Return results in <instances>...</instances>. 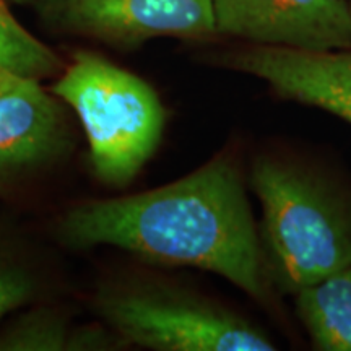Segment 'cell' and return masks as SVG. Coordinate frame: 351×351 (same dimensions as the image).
Here are the masks:
<instances>
[{
	"label": "cell",
	"mask_w": 351,
	"mask_h": 351,
	"mask_svg": "<svg viewBox=\"0 0 351 351\" xmlns=\"http://www.w3.org/2000/svg\"><path fill=\"white\" fill-rule=\"evenodd\" d=\"M59 236L75 249L111 245L148 263L212 271L257 301L269 293L261 234L231 152L166 186L78 204L60 219Z\"/></svg>",
	"instance_id": "obj_1"
},
{
	"label": "cell",
	"mask_w": 351,
	"mask_h": 351,
	"mask_svg": "<svg viewBox=\"0 0 351 351\" xmlns=\"http://www.w3.org/2000/svg\"><path fill=\"white\" fill-rule=\"evenodd\" d=\"M262 207L269 285L295 296L351 265V189L322 165L261 155L249 178Z\"/></svg>",
	"instance_id": "obj_2"
},
{
	"label": "cell",
	"mask_w": 351,
	"mask_h": 351,
	"mask_svg": "<svg viewBox=\"0 0 351 351\" xmlns=\"http://www.w3.org/2000/svg\"><path fill=\"white\" fill-rule=\"evenodd\" d=\"M51 91L77 114L99 181L124 186L155 155L166 111L156 91L135 73L80 51Z\"/></svg>",
	"instance_id": "obj_3"
},
{
	"label": "cell",
	"mask_w": 351,
	"mask_h": 351,
	"mask_svg": "<svg viewBox=\"0 0 351 351\" xmlns=\"http://www.w3.org/2000/svg\"><path fill=\"white\" fill-rule=\"evenodd\" d=\"M95 311L127 346L155 351H271L274 340L239 314L161 285L103 288Z\"/></svg>",
	"instance_id": "obj_4"
},
{
	"label": "cell",
	"mask_w": 351,
	"mask_h": 351,
	"mask_svg": "<svg viewBox=\"0 0 351 351\" xmlns=\"http://www.w3.org/2000/svg\"><path fill=\"white\" fill-rule=\"evenodd\" d=\"M44 23L114 47H135L153 38L217 36L212 0H34Z\"/></svg>",
	"instance_id": "obj_5"
},
{
	"label": "cell",
	"mask_w": 351,
	"mask_h": 351,
	"mask_svg": "<svg viewBox=\"0 0 351 351\" xmlns=\"http://www.w3.org/2000/svg\"><path fill=\"white\" fill-rule=\"evenodd\" d=\"M218 34L258 46L351 49L346 0H212Z\"/></svg>",
	"instance_id": "obj_6"
},
{
	"label": "cell",
	"mask_w": 351,
	"mask_h": 351,
	"mask_svg": "<svg viewBox=\"0 0 351 351\" xmlns=\"http://www.w3.org/2000/svg\"><path fill=\"white\" fill-rule=\"evenodd\" d=\"M217 64L265 82L278 98L351 124V49L301 51L247 44L217 56Z\"/></svg>",
	"instance_id": "obj_7"
},
{
	"label": "cell",
	"mask_w": 351,
	"mask_h": 351,
	"mask_svg": "<svg viewBox=\"0 0 351 351\" xmlns=\"http://www.w3.org/2000/svg\"><path fill=\"white\" fill-rule=\"evenodd\" d=\"M69 148L62 101L36 78L0 70V186L47 168Z\"/></svg>",
	"instance_id": "obj_8"
},
{
	"label": "cell",
	"mask_w": 351,
	"mask_h": 351,
	"mask_svg": "<svg viewBox=\"0 0 351 351\" xmlns=\"http://www.w3.org/2000/svg\"><path fill=\"white\" fill-rule=\"evenodd\" d=\"M127 346L106 324L73 326L56 307H34L0 330V351H104Z\"/></svg>",
	"instance_id": "obj_9"
},
{
	"label": "cell",
	"mask_w": 351,
	"mask_h": 351,
	"mask_svg": "<svg viewBox=\"0 0 351 351\" xmlns=\"http://www.w3.org/2000/svg\"><path fill=\"white\" fill-rule=\"evenodd\" d=\"M296 315L319 351H351V265L295 295Z\"/></svg>",
	"instance_id": "obj_10"
},
{
	"label": "cell",
	"mask_w": 351,
	"mask_h": 351,
	"mask_svg": "<svg viewBox=\"0 0 351 351\" xmlns=\"http://www.w3.org/2000/svg\"><path fill=\"white\" fill-rule=\"evenodd\" d=\"M38 295V280L19 258L0 251V319L29 304Z\"/></svg>",
	"instance_id": "obj_11"
},
{
	"label": "cell",
	"mask_w": 351,
	"mask_h": 351,
	"mask_svg": "<svg viewBox=\"0 0 351 351\" xmlns=\"http://www.w3.org/2000/svg\"><path fill=\"white\" fill-rule=\"evenodd\" d=\"M348 5H350V12H351V0L348 2Z\"/></svg>",
	"instance_id": "obj_12"
},
{
	"label": "cell",
	"mask_w": 351,
	"mask_h": 351,
	"mask_svg": "<svg viewBox=\"0 0 351 351\" xmlns=\"http://www.w3.org/2000/svg\"><path fill=\"white\" fill-rule=\"evenodd\" d=\"M2 3H3V0H0V5H2Z\"/></svg>",
	"instance_id": "obj_13"
},
{
	"label": "cell",
	"mask_w": 351,
	"mask_h": 351,
	"mask_svg": "<svg viewBox=\"0 0 351 351\" xmlns=\"http://www.w3.org/2000/svg\"><path fill=\"white\" fill-rule=\"evenodd\" d=\"M0 70H2V67H0Z\"/></svg>",
	"instance_id": "obj_14"
}]
</instances>
